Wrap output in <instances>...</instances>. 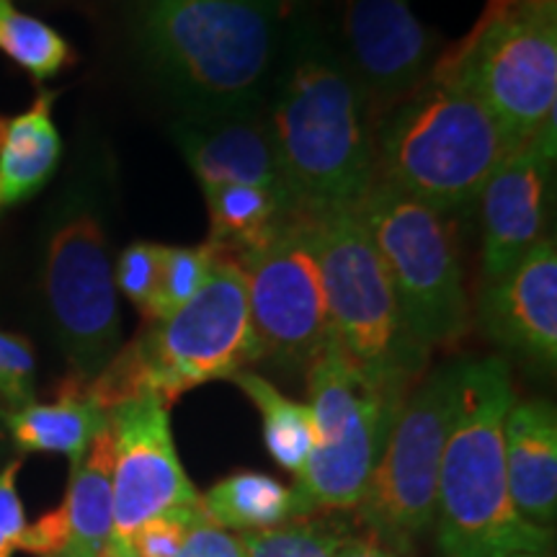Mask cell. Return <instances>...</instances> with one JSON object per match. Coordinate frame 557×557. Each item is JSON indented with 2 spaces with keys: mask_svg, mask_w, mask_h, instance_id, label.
Returning a JSON list of instances; mask_svg holds the SVG:
<instances>
[{
  "mask_svg": "<svg viewBox=\"0 0 557 557\" xmlns=\"http://www.w3.org/2000/svg\"><path fill=\"white\" fill-rule=\"evenodd\" d=\"M267 116L295 214L359 209L374 186V122L351 70L320 34H292Z\"/></svg>",
  "mask_w": 557,
  "mask_h": 557,
  "instance_id": "6da1fadb",
  "label": "cell"
},
{
  "mask_svg": "<svg viewBox=\"0 0 557 557\" xmlns=\"http://www.w3.org/2000/svg\"><path fill=\"white\" fill-rule=\"evenodd\" d=\"M143 65L181 114L267 103L282 41V0H127Z\"/></svg>",
  "mask_w": 557,
  "mask_h": 557,
  "instance_id": "7a4b0ae2",
  "label": "cell"
},
{
  "mask_svg": "<svg viewBox=\"0 0 557 557\" xmlns=\"http://www.w3.org/2000/svg\"><path fill=\"white\" fill-rule=\"evenodd\" d=\"M513 403L506 359L457 361L455 413L436 485V534L444 557H500L555 540L553 529L532 527L511 504L504 426Z\"/></svg>",
  "mask_w": 557,
  "mask_h": 557,
  "instance_id": "3957f363",
  "label": "cell"
},
{
  "mask_svg": "<svg viewBox=\"0 0 557 557\" xmlns=\"http://www.w3.org/2000/svg\"><path fill=\"white\" fill-rule=\"evenodd\" d=\"M372 139L374 181L444 218L475 205L493 173L521 148L470 90L431 75L374 122Z\"/></svg>",
  "mask_w": 557,
  "mask_h": 557,
  "instance_id": "277c9868",
  "label": "cell"
},
{
  "mask_svg": "<svg viewBox=\"0 0 557 557\" xmlns=\"http://www.w3.org/2000/svg\"><path fill=\"white\" fill-rule=\"evenodd\" d=\"M308 220L333 338L369 385L408 398L426 374L431 351L408 329L359 209H333Z\"/></svg>",
  "mask_w": 557,
  "mask_h": 557,
  "instance_id": "5b68a950",
  "label": "cell"
},
{
  "mask_svg": "<svg viewBox=\"0 0 557 557\" xmlns=\"http://www.w3.org/2000/svg\"><path fill=\"white\" fill-rule=\"evenodd\" d=\"M359 218L413 336L429 351L457 346L472 315L457 240L444 214L374 181Z\"/></svg>",
  "mask_w": 557,
  "mask_h": 557,
  "instance_id": "8992f818",
  "label": "cell"
},
{
  "mask_svg": "<svg viewBox=\"0 0 557 557\" xmlns=\"http://www.w3.org/2000/svg\"><path fill=\"white\" fill-rule=\"evenodd\" d=\"M312 449L295 478L310 513L351 511L377 468L406 398L380 393L333 338L308 367Z\"/></svg>",
  "mask_w": 557,
  "mask_h": 557,
  "instance_id": "52a82bcc",
  "label": "cell"
},
{
  "mask_svg": "<svg viewBox=\"0 0 557 557\" xmlns=\"http://www.w3.org/2000/svg\"><path fill=\"white\" fill-rule=\"evenodd\" d=\"M127 351L143 374L145 393L158 395L169 408L189 389L233 380L261 361L238 261L220 253L205 287L169 318L145 323Z\"/></svg>",
  "mask_w": 557,
  "mask_h": 557,
  "instance_id": "ba28073f",
  "label": "cell"
},
{
  "mask_svg": "<svg viewBox=\"0 0 557 557\" xmlns=\"http://www.w3.org/2000/svg\"><path fill=\"white\" fill-rule=\"evenodd\" d=\"M429 75L470 90L521 145L529 143L557 111V3L480 16Z\"/></svg>",
  "mask_w": 557,
  "mask_h": 557,
  "instance_id": "9c48e42d",
  "label": "cell"
},
{
  "mask_svg": "<svg viewBox=\"0 0 557 557\" xmlns=\"http://www.w3.org/2000/svg\"><path fill=\"white\" fill-rule=\"evenodd\" d=\"M457 361L438 367L410 389L385 451L357 504L364 537L395 557H413L418 540L436 521V485L455 413Z\"/></svg>",
  "mask_w": 557,
  "mask_h": 557,
  "instance_id": "30bf717a",
  "label": "cell"
},
{
  "mask_svg": "<svg viewBox=\"0 0 557 557\" xmlns=\"http://www.w3.org/2000/svg\"><path fill=\"white\" fill-rule=\"evenodd\" d=\"M250 329L261 361L282 372H308L331 336L329 299L312 227L289 214L261 246L240 253Z\"/></svg>",
  "mask_w": 557,
  "mask_h": 557,
  "instance_id": "8fae6325",
  "label": "cell"
},
{
  "mask_svg": "<svg viewBox=\"0 0 557 557\" xmlns=\"http://www.w3.org/2000/svg\"><path fill=\"white\" fill-rule=\"evenodd\" d=\"M45 292L70 374L90 382L122 348V318L107 230L86 201L70 205L54 222Z\"/></svg>",
  "mask_w": 557,
  "mask_h": 557,
  "instance_id": "7c38bea8",
  "label": "cell"
},
{
  "mask_svg": "<svg viewBox=\"0 0 557 557\" xmlns=\"http://www.w3.org/2000/svg\"><path fill=\"white\" fill-rule=\"evenodd\" d=\"M114 431V537L127 542L132 532L158 513L201 504L181 465L171 434L169 406L158 395L124 403L109 413Z\"/></svg>",
  "mask_w": 557,
  "mask_h": 557,
  "instance_id": "4fadbf2b",
  "label": "cell"
},
{
  "mask_svg": "<svg viewBox=\"0 0 557 557\" xmlns=\"http://www.w3.org/2000/svg\"><path fill=\"white\" fill-rule=\"evenodd\" d=\"M341 37L346 47L341 60L364 94L369 120L380 122L426 83L434 37L408 0H341Z\"/></svg>",
  "mask_w": 557,
  "mask_h": 557,
  "instance_id": "5bb4252c",
  "label": "cell"
},
{
  "mask_svg": "<svg viewBox=\"0 0 557 557\" xmlns=\"http://www.w3.org/2000/svg\"><path fill=\"white\" fill-rule=\"evenodd\" d=\"M555 116L493 173L480 194L483 282L504 276L545 238L547 189L555 163Z\"/></svg>",
  "mask_w": 557,
  "mask_h": 557,
  "instance_id": "9a60e30c",
  "label": "cell"
},
{
  "mask_svg": "<svg viewBox=\"0 0 557 557\" xmlns=\"http://www.w3.org/2000/svg\"><path fill=\"white\" fill-rule=\"evenodd\" d=\"M478 323L493 344L553 372L557 364V246L542 238L504 276L483 282Z\"/></svg>",
  "mask_w": 557,
  "mask_h": 557,
  "instance_id": "2e32d148",
  "label": "cell"
},
{
  "mask_svg": "<svg viewBox=\"0 0 557 557\" xmlns=\"http://www.w3.org/2000/svg\"><path fill=\"white\" fill-rule=\"evenodd\" d=\"M171 135L201 189L243 184L271 189L287 199L267 103L220 114H181Z\"/></svg>",
  "mask_w": 557,
  "mask_h": 557,
  "instance_id": "e0dca14e",
  "label": "cell"
},
{
  "mask_svg": "<svg viewBox=\"0 0 557 557\" xmlns=\"http://www.w3.org/2000/svg\"><path fill=\"white\" fill-rule=\"evenodd\" d=\"M506 478L511 504L532 527L557 519V413L549 400H517L504 426Z\"/></svg>",
  "mask_w": 557,
  "mask_h": 557,
  "instance_id": "ac0fdd59",
  "label": "cell"
},
{
  "mask_svg": "<svg viewBox=\"0 0 557 557\" xmlns=\"http://www.w3.org/2000/svg\"><path fill=\"white\" fill-rule=\"evenodd\" d=\"M58 94L41 90L21 114H0V212L32 199L50 184L62 158V137L52 120Z\"/></svg>",
  "mask_w": 557,
  "mask_h": 557,
  "instance_id": "d6986e66",
  "label": "cell"
},
{
  "mask_svg": "<svg viewBox=\"0 0 557 557\" xmlns=\"http://www.w3.org/2000/svg\"><path fill=\"white\" fill-rule=\"evenodd\" d=\"M3 423L21 451L65 455L75 468L90 442L109 426V413L88 400L86 382L67 374L58 387V400L9 410Z\"/></svg>",
  "mask_w": 557,
  "mask_h": 557,
  "instance_id": "ffe728a7",
  "label": "cell"
},
{
  "mask_svg": "<svg viewBox=\"0 0 557 557\" xmlns=\"http://www.w3.org/2000/svg\"><path fill=\"white\" fill-rule=\"evenodd\" d=\"M114 431L107 426L70 472V487L62 506L67 511L73 540L58 557H96L103 542L114 534Z\"/></svg>",
  "mask_w": 557,
  "mask_h": 557,
  "instance_id": "44dd1931",
  "label": "cell"
},
{
  "mask_svg": "<svg viewBox=\"0 0 557 557\" xmlns=\"http://www.w3.org/2000/svg\"><path fill=\"white\" fill-rule=\"evenodd\" d=\"M201 511L207 524L243 534L310 517L295 485L287 487L276 478L250 470L233 472L209 487L201 496Z\"/></svg>",
  "mask_w": 557,
  "mask_h": 557,
  "instance_id": "7402d4cb",
  "label": "cell"
},
{
  "mask_svg": "<svg viewBox=\"0 0 557 557\" xmlns=\"http://www.w3.org/2000/svg\"><path fill=\"white\" fill-rule=\"evenodd\" d=\"M201 191L209 212L207 243L233 259L261 246L289 214H295L282 194L261 186L222 184L205 186Z\"/></svg>",
  "mask_w": 557,
  "mask_h": 557,
  "instance_id": "603a6c76",
  "label": "cell"
},
{
  "mask_svg": "<svg viewBox=\"0 0 557 557\" xmlns=\"http://www.w3.org/2000/svg\"><path fill=\"white\" fill-rule=\"evenodd\" d=\"M263 418V442L278 468L299 475L312 449V416L308 403L282 395L267 377L256 372H238L233 377Z\"/></svg>",
  "mask_w": 557,
  "mask_h": 557,
  "instance_id": "cb8c5ba5",
  "label": "cell"
},
{
  "mask_svg": "<svg viewBox=\"0 0 557 557\" xmlns=\"http://www.w3.org/2000/svg\"><path fill=\"white\" fill-rule=\"evenodd\" d=\"M0 52L18 67L47 81L73 60V47L58 29L18 9L13 0H0Z\"/></svg>",
  "mask_w": 557,
  "mask_h": 557,
  "instance_id": "d4e9b609",
  "label": "cell"
},
{
  "mask_svg": "<svg viewBox=\"0 0 557 557\" xmlns=\"http://www.w3.org/2000/svg\"><path fill=\"white\" fill-rule=\"evenodd\" d=\"M220 250L214 246H163L160 256V278L156 297H152L150 312L145 323H158V320L169 318L176 312L181 305H186L197 292L205 287L209 271L218 261Z\"/></svg>",
  "mask_w": 557,
  "mask_h": 557,
  "instance_id": "484cf974",
  "label": "cell"
},
{
  "mask_svg": "<svg viewBox=\"0 0 557 557\" xmlns=\"http://www.w3.org/2000/svg\"><path fill=\"white\" fill-rule=\"evenodd\" d=\"M344 537L338 527L308 517L240 534L248 557H333Z\"/></svg>",
  "mask_w": 557,
  "mask_h": 557,
  "instance_id": "4316f807",
  "label": "cell"
},
{
  "mask_svg": "<svg viewBox=\"0 0 557 557\" xmlns=\"http://www.w3.org/2000/svg\"><path fill=\"white\" fill-rule=\"evenodd\" d=\"M201 524H207L201 504L169 508V511L143 521L132 532L127 545L135 557H176L194 529Z\"/></svg>",
  "mask_w": 557,
  "mask_h": 557,
  "instance_id": "83f0119b",
  "label": "cell"
},
{
  "mask_svg": "<svg viewBox=\"0 0 557 557\" xmlns=\"http://www.w3.org/2000/svg\"><path fill=\"white\" fill-rule=\"evenodd\" d=\"M160 256L163 246L150 240H135L122 250L114 267V284L135 308L148 318L152 297L160 278Z\"/></svg>",
  "mask_w": 557,
  "mask_h": 557,
  "instance_id": "f1b7e54d",
  "label": "cell"
},
{
  "mask_svg": "<svg viewBox=\"0 0 557 557\" xmlns=\"http://www.w3.org/2000/svg\"><path fill=\"white\" fill-rule=\"evenodd\" d=\"M34 348L16 333L0 331V400L11 410H18L34 403Z\"/></svg>",
  "mask_w": 557,
  "mask_h": 557,
  "instance_id": "f546056e",
  "label": "cell"
},
{
  "mask_svg": "<svg viewBox=\"0 0 557 557\" xmlns=\"http://www.w3.org/2000/svg\"><path fill=\"white\" fill-rule=\"evenodd\" d=\"M21 459L5 465L0 470V557H13L18 549V540L26 529L24 504H21L16 478Z\"/></svg>",
  "mask_w": 557,
  "mask_h": 557,
  "instance_id": "4dcf8cb0",
  "label": "cell"
},
{
  "mask_svg": "<svg viewBox=\"0 0 557 557\" xmlns=\"http://www.w3.org/2000/svg\"><path fill=\"white\" fill-rule=\"evenodd\" d=\"M70 540H73L70 519L65 506L60 504L52 511H47L45 517H39L34 524H26L18 540V549L34 557H58L60 553H65Z\"/></svg>",
  "mask_w": 557,
  "mask_h": 557,
  "instance_id": "1f68e13d",
  "label": "cell"
},
{
  "mask_svg": "<svg viewBox=\"0 0 557 557\" xmlns=\"http://www.w3.org/2000/svg\"><path fill=\"white\" fill-rule=\"evenodd\" d=\"M176 557H248V553L238 534L212 524H201L194 529Z\"/></svg>",
  "mask_w": 557,
  "mask_h": 557,
  "instance_id": "d6a6232c",
  "label": "cell"
},
{
  "mask_svg": "<svg viewBox=\"0 0 557 557\" xmlns=\"http://www.w3.org/2000/svg\"><path fill=\"white\" fill-rule=\"evenodd\" d=\"M333 557H395L389 549L377 545L374 540L369 537H346L341 540V545L336 547V555Z\"/></svg>",
  "mask_w": 557,
  "mask_h": 557,
  "instance_id": "836d02e7",
  "label": "cell"
},
{
  "mask_svg": "<svg viewBox=\"0 0 557 557\" xmlns=\"http://www.w3.org/2000/svg\"><path fill=\"white\" fill-rule=\"evenodd\" d=\"M549 3H557V0H487L483 16H496V13L524 9V5H549Z\"/></svg>",
  "mask_w": 557,
  "mask_h": 557,
  "instance_id": "e575fe53",
  "label": "cell"
},
{
  "mask_svg": "<svg viewBox=\"0 0 557 557\" xmlns=\"http://www.w3.org/2000/svg\"><path fill=\"white\" fill-rule=\"evenodd\" d=\"M500 557H555V540L553 542H542V545L511 549V553H506Z\"/></svg>",
  "mask_w": 557,
  "mask_h": 557,
  "instance_id": "d590c367",
  "label": "cell"
},
{
  "mask_svg": "<svg viewBox=\"0 0 557 557\" xmlns=\"http://www.w3.org/2000/svg\"><path fill=\"white\" fill-rule=\"evenodd\" d=\"M96 557H135V555H132L127 542L111 534V537L103 542V547L99 549V555H96Z\"/></svg>",
  "mask_w": 557,
  "mask_h": 557,
  "instance_id": "8d00e7d4",
  "label": "cell"
},
{
  "mask_svg": "<svg viewBox=\"0 0 557 557\" xmlns=\"http://www.w3.org/2000/svg\"><path fill=\"white\" fill-rule=\"evenodd\" d=\"M3 410H0V434H3V429H5V423H3Z\"/></svg>",
  "mask_w": 557,
  "mask_h": 557,
  "instance_id": "74e56055",
  "label": "cell"
}]
</instances>
